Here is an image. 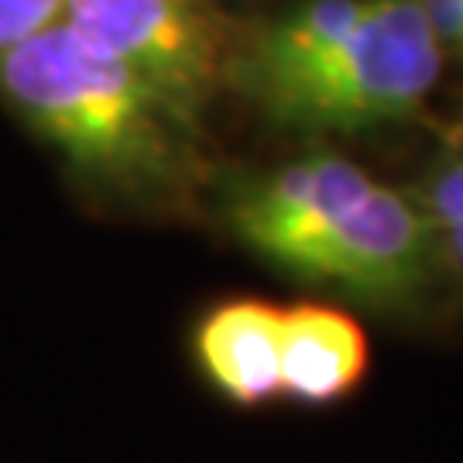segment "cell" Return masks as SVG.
Wrapping results in <instances>:
<instances>
[{
    "label": "cell",
    "mask_w": 463,
    "mask_h": 463,
    "mask_svg": "<svg viewBox=\"0 0 463 463\" xmlns=\"http://www.w3.org/2000/svg\"><path fill=\"white\" fill-rule=\"evenodd\" d=\"M0 97L93 196L168 210L196 189L199 117L66 21L0 55Z\"/></svg>",
    "instance_id": "cell-1"
},
{
    "label": "cell",
    "mask_w": 463,
    "mask_h": 463,
    "mask_svg": "<svg viewBox=\"0 0 463 463\" xmlns=\"http://www.w3.org/2000/svg\"><path fill=\"white\" fill-rule=\"evenodd\" d=\"M439 72L443 45L415 0H367L340 45L248 97L288 131L357 134L412 117Z\"/></svg>",
    "instance_id": "cell-2"
},
{
    "label": "cell",
    "mask_w": 463,
    "mask_h": 463,
    "mask_svg": "<svg viewBox=\"0 0 463 463\" xmlns=\"http://www.w3.org/2000/svg\"><path fill=\"white\" fill-rule=\"evenodd\" d=\"M62 21L193 117L227 69L220 32L193 0H66Z\"/></svg>",
    "instance_id": "cell-3"
},
{
    "label": "cell",
    "mask_w": 463,
    "mask_h": 463,
    "mask_svg": "<svg viewBox=\"0 0 463 463\" xmlns=\"http://www.w3.org/2000/svg\"><path fill=\"white\" fill-rule=\"evenodd\" d=\"M374 185L361 165L323 151L261 179L237 183L223 203V220L244 248L279 271L296 275L302 258L357 210Z\"/></svg>",
    "instance_id": "cell-4"
},
{
    "label": "cell",
    "mask_w": 463,
    "mask_h": 463,
    "mask_svg": "<svg viewBox=\"0 0 463 463\" xmlns=\"http://www.w3.org/2000/svg\"><path fill=\"white\" fill-rule=\"evenodd\" d=\"M432 250L436 227L422 206L378 183L357 210H350L316 244L296 279L336 285L367 302L395 306L422 288Z\"/></svg>",
    "instance_id": "cell-5"
},
{
    "label": "cell",
    "mask_w": 463,
    "mask_h": 463,
    "mask_svg": "<svg viewBox=\"0 0 463 463\" xmlns=\"http://www.w3.org/2000/svg\"><path fill=\"white\" fill-rule=\"evenodd\" d=\"M193 361L216 395L241 409L281 398V309L265 298L216 302L193 330Z\"/></svg>",
    "instance_id": "cell-6"
},
{
    "label": "cell",
    "mask_w": 463,
    "mask_h": 463,
    "mask_svg": "<svg viewBox=\"0 0 463 463\" xmlns=\"http://www.w3.org/2000/svg\"><path fill=\"white\" fill-rule=\"evenodd\" d=\"M371 344L350 313L323 302L281 309V398L333 405L367 374Z\"/></svg>",
    "instance_id": "cell-7"
},
{
    "label": "cell",
    "mask_w": 463,
    "mask_h": 463,
    "mask_svg": "<svg viewBox=\"0 0 463 463\" xmlns=\"http://www.w3.org/2000/svg\"><path fill=\"white\" fill-rule=\"evenodd\" d=\"M66 0H0V55L62 21Z\"/></svg>",
    "instance_id": "cell-8"
},
{
    "label": "cell",
    "mask_w": 463,
    "mask_h": 463,
    "mask_svg": "<svg viewBox=\"0 0 463 463\" xmlns=\"http://www.w3.org/2000/svg\"><path fill=\"white\" fill-rule=\"evenodd\" d=\"M422 213L430 216L432 227H453L463 223V158L436 168L422 183Z\"/></svg>",
    "instance_id": "cell-9"
},
{
    "label": "cell",
    "mask_w": 463,
    "mask_h": 463,
    "mask_svg": "<svg viewBox=\"0 0 463 463\" xmlns=\"http://www.w3.org/2000/svg\"><path fill=\"white\" fill-rule=\"evenodd\" d=\"M415 7L426 14L439 45L463 49V0H415Z\"/></svg>",
    "instance_id": "cell-10"
}]
</instances>
